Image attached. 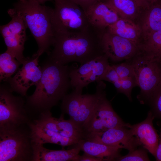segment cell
Masks as SVG:
<instances>
[{
  "mask_svg": "<svg viewBox=\"0 0 161 161\" xmlns=\"http://www.w3.org/2000/svg\"><path fill=\"white\" fill-rule=\"evenodd\" d=\"M112 84L118 93L124 94L130 101H132L131 93L132 89L137 86L135 78H120Z\"/></svg>",
  "mask_w": 161,
  "mask_h": 161,
  "instance_id": "484cf974",
  "label": "cell"
},
{
  "mask_svg": "<svg viewBox=\"0 0 161 161\" xmlns=\"http://www.w3.org/2000/svg\"><path fill=\"white\" fill-rule=\"evenodd\" d=\"M147 103L150 106V110L155 118L160 120L161 125V83L157 87Z\"/></svg>",
  "mask_w": 161,
  "mask_h": 161,
  "instance_id": "4316f807",
  "label": "cell"
},
{
  "mask_svg": "<svg viewBox=\"0 0 161 161\" xmlns=\"http://www.w3.org/2000/svg\"><path fill=\"white\" fill-rule=\"evenodd\" d=\"M81 150L89 155L101 159L102 161H116L121 155V146H113L81 139L76 144Z\"/></svg>",
  "mask_w": 161,
  "mask_h": 161,
  "instance_id": "d6986e66",
  "label": "cell"
},
{
  "mask_svg": "<svg viewBox=\"0 0 161 161\" xmlns=\"http://www.w3.org/2000/svg\"><path fill=\"white\" fill-rule=\"evenodd\" d=\"M35 0H18L13 8L19 12L27 28H29L38 47L37 53L48 55L53 45L55 33L52 24L53 9L42 5Z\"/></svg>",
  "mask_w": 161,
  "mask_h": 161,
  "instance_id": "3957f363",
  "label": "cell"
},
{
  "mask_svg": "<svg viewBox=\"0 0 161 161\" xmlns=\"http://www.w3.org/2000/svg\"><path fill=\"white\" fill-rule=\"evenodd\" d=\"M21 64L6 51L0 55V80L5 82L17 72Z\"/></svg>",
  "mask_w": 161,
  "mask_h": 161,
  "instance_id": "7402d4cb",
  "label": "cell"
},
{
  "mask_svg": "<svg viewBox=\"0 0 161 161\" xmlns=\"http://www.w3.org/2000/svg\"><path fill=\"white\" fill-rule=\"evenodd\" d=\"M40 56L36 53L31 57L25 58L22 66L15 75L4 82L8 84L13 92L26 97L28 89L38 84L42 74L41 67L38 63Z\"/></svg>",
  "mask_w": 161,
  "mask_h": 161,
  "instance_id": "8fae6325",
  "label": "cell"
},
{
  "mask_svg": "<svg viewBox=\"0 0 161 161\" xmlns=\"http://www.w3.org/2000/svg\"><path fill=\"white\" fill-rule=\"evenodd\" d=\"M69 150H52L46 148L43 144L33 143L32 161H78L80 148L76 144Z\"/></svg>",
  "mask_w": 161,
  "mask_h": 161,
  "instance_id": "e0dca14e",
  "label": "cell"
},
{
  "mask_svg": "<svg viewBox=\"0 0 161 161\" xmlns=\"http://www.w3.org/2000/svg\"><path fill=\"white\" fill-rule=\"evenodd\" d=\"M5 82L0 86V129L10 130L28 124L30 119L22 96L14 95Z\"/></svg>",
  "mask_w": 161,
  "mask_h": 161,
  "instance_id": "52a82bcc",
  "label": "cell"
},
{
  "mask_svg": "<svg viewBox=\"0 0 161 161\" xmlns=\"http://www.w3.org/2000/svg\"><path fill=\"white\" fill-rule=\"evenodd\" d=\"M85 140L113 146H121L132 151L141 145L132 130L126 127L110 128L104 131L85 136Z\"/></svg>",
  "mask_w": 161,
  "mask_h": 161,
  "instance_id": "7c38bea8",
  "label": "cell"
},
{
  "mask_svg": "<svg viewBox=\"0 0 161 161\" xmlns=\"http://www.w3.org/2000/svg\"><path fill=\"white\" fill-rule=\"evenodd\" d=\"M38 2L39 3L41 4H43L44 3L46 2L50 1L51 0H35Z\"/></svg>",
  "mask_w": 161,
  "mask_h": 161,
  "instance_id": "e575fe53",
  "label": "cell"
},
{
  "mask_svg": "<svg viewBox=\"0 0 161 161\" xmlns=\"http://www.w3.org/2000/svg\"><path fill=\"white\" fill-rule=\"evenodd\" d=\"M109 58L105 54L82 64L77 68H70L71 86L74 90L82 92L83 89L89 83L100 81L110 65Z\"/></svg>",
  "mask_w": 161,
  "mask_h": 161,
  "instance_id": "30bf717a",
  "label": "cell"
},
{
  "mask_svg": "<svg viewBox=\"0 0 161 161\" xmlns=\"http://www.w3.org/2000/svg\"><path fill=\"white\" fill-rule=\"evenodd\" d=\"M102 35L91 27L83 31L55 35L54 48L48 58L62 65L72 62L82 64L104 54Z\"/></svg>",
  "mask_w": 161,
  "mask_h": 161,
  "instance_id": "7a4b0ae2",
  "label": "cell"
},
{
  "mask_svg": "<svg viewBox=\"0 0 161 161\" xmlns=\"http://www.w3.org/2000/svg\"><path fill=\"white\" fill-rule=\"evenodd\" d=\"M112 8L120 18L136 22L143 10L137 0H103Z\"/></svg>",
  "mask_w": 161,
  "mask_h": 161,
  "instance_id": "44dd1931",
  "label": "cell"
},
{
  "mask_svg": "<svg viewBox=\"0 0 161 161\" xmlns=\"http://www.w3.org/2000/svg\"><path fill=\"white\" fill-rule=\"evenodd\" d=\"M154 117L150 110L147 118L143 121L129 128L138 139L141 145L154 157L158 144L159 136L154 128L153 120Z\"/></svg>",
  "mask_w": 161,
  "mask_h": 161,
  "instance_id": "9a60e30c",
  "label": "cell"
},
{
  "mask_svg": "<svg viewBox=\"0 0 161 161\" xmlns=\"http://www.w3.org/2000/svg\"><path fill=\"white\" fill-rule=\"evenodd\" d=\"M106 31L131 41L139 47L143 40L142 31L137 23L130 20L120 18L109 26Z\"/></svg>",
  "mask_w": 161,
  "mask_h": 161,
  "instance_id": "ffe728a7",
  "label": "cell"
},
{
  "mask_svg": "<svg viewBox=\"0 0 161 161\" xmlns=\"http://www.w3.org/2000/svg\"><path fill=\"white\" fill-rule=\"evenodd\" d=\"M143 148H138L129 151L124 156H121L116 161H148L149 158L147 151Z\"/></svg>",
  "mask_w": 161,
  "mask_h": 161,
  "instance_id": "83f0119b",
  "label": "cell"
},
{
  "mask_svg": "<svg viewBox=\"0 0 161 161\" xmlns=\"http://www.w3.org/2000/svg\"><path fill=\"white\" fill-rule=\"evenodd\" d=\"M33 143L44 144L47 143L58 145L64 147L75 145L80 140L78 139L64 137L60 135L32 138Z\"/></svg>",
  "mask_w": 161,
  "mask_h": 161,
  "instance_id": "d4e9b609",
  "label": "cell"
},
{
  "mask_svg": "<svg viewBox=\"0 0 161 161\" xmlns=\"http://www.w3.org/2000/svg\"><path fill=\"white\" fill-rule=\"evenodd\" d=\"M7 12L11 20L7 24L0 26V33L7 47V51L22 64L25 58L23 52L27 40V28L19 12L13 8Z\"/></svg>",
  "mask_w": 161,
  "mask_h": 161,
  "instance_id": "9c48e42d",
  "label": "cell"
},
{
  "mask_svg": "<svg viewBox=\"0 0 161 161\" xmlns=\"http://www.w3.org/2000/svg\"><path fill=\"white\" fill-rule=\"evenodd\" d=\"M120 79L113 65H110L101 78L100 81L105 80L112 83Z\"/></svg>",
  "mask_w": 161,
  "mask_h": 161,
  "instance_id": "f546056e",
  "label": "cell"
},
{
  "mask_svg": "<svg viewBox=\"0 0 161 161\" xmlns=\"http://www.w3.org/2000/svg\"><path fill=\"white\" fill-rule=\"evenodd\" d=\"M41 67V77L34 92L26 97L25 108L31 119L50 111L71 87L70 68L67 64H61L48 57Z\"/></svg>",
  "mask_w": 161,
  "mask_h": 161,
  "instance_id": "6da1fadb",
  "label": "cell"
},
{
  "mask_svg": "<svg viewBox=\"0 0 161 161\" xmlns=\"http://www.w3.org/2000/svg\"><path fill=\"white\" fill-rule=\"evenodd\" d=\"M85 13L91 26L102 34L120 18L114 10L102 1L89 7Z\"/></svg>",
  "mask_w": 161,
  "mask_h": 161,
  "instance_id": "5bb4252c",
  "label": "cell"
},
{
  "mask_svg": "<svg viewBox=\"0 0 161 161\" xmlns=\"http://www.w3.org/2000/svg\"><path fill=\"white\" fill-rule=\"evenodd\" d=\"M159 0H137L143 9H144L153 3Z\"/></svg>",
  "mask_w": 161,
  "mask_h": 161,
  "instance_id": "d6a6232c",
  "label": "cell"
},
{
  "mask_svg": "<svg viewBox=\"0 0 161 161\" xmlns=\"http://www.w3.org/2000/svg\"><path fill=\"white\" fill-rule=\"evenodd\" d=\"M127 61L132 66L140 89L137 98L141 104L147 103L161 83V60L139 50Z\"/></svg>",
  "mask_w": 161,
  "mask_h": 161,
  "instance_id": "277c9868",
  "label": "cell"
},
{
  "mask_svg": "<svg viewBox=\"0 0 161 161\" xmlns=\"http://www.w3.org/2000/svg\"><path fill=\"white\" fill-rule=\"evenodd\" d=\"M120 78H135L134 69L128 62L113 65Z\"/></svg>",
  "mask_w": 161,
  "mask_h": 161,
  "instance_id": "f1b7e54d",
  "label": "cell"
},
{
  "mask_svg": "<svg viewBox=\"0 0 161 161\" xmlns=\"http://www.w3.org/2000/svg\"><path fill=\"white\" fill-rule=\"evenodd\" d=\"M83 97L82 92L74 90L66 95L62 99L61 109L62 113L68 114L72 119L78 111Z\"/></svg>",
  "mask_w": 161,
  "mask_h": 161,
  "instance_id": "cb8c5ba5",
  "label": "cell"
},
{
  "mask_svg": "<svg viewBox=\"0 0 161 161\" xmlns=\"http://www.w3.org/2000/svg\"><path fill=\"white\" fill-rule=\"evenodd\" d=\"M101 41L104 54L114 62L129 60L140 49L134 42L106 30L102 35Z\"/></svg>",
  "mask_w": 161,
  "mask_h": 161,
  "instance_id": "4fadbf2b",
  "label": "cell"
},
{
  "mask_svg": "<svg viewBox=\"0 0 161 161\" xmlns=\"http://www.w3.org/2000/svg\"></svg>",
  "mask_w": 161,
  "mask_h": 161,
  "instance_id": "d590c367",
  "label": "cell"
},
{
  "mask_svg": "<svg viewBox=\"0 0 161 161\" xmlns=\"http://www.w3.org/2000/svg\"><path fill=\"white\" fill-rule=\"evenodd\" d=\"M85 11L90 6L103 0H74Z\"/></svg>",
  "mask_w": 161,
  "mask_h": 161,
  "instance_id": "4dcf8cb0",
  "label": "cell"
},
{
  "mask_svg": "<svg viewBox=\"0 0 161 161\" xmlns=\"http://www.w3.org/2000/svg\"><path fill=\"white\" fill-rule=\"evenodd\" d=\"M130 124L124 122L113 109L106 98L105 91L97 102L83 128L84 137L92 133L102 132L113 128L126 127Z\"/></svg>",
  "mask_w": 161,
  "mask_h": 161,
  "instance_id": "ba28073f",
  "label": "cell"
},
{
  "mask_svg": "<svg viewBox=\"0 0 161 161\" xmlns=\"http://www.w3.org/2000/svg\"><path fill=\"white\" fill-rule=\"evenodd\" d=\"M52 24L55 35L87 30L92 27L85 11L74 0H54Z\"/></svg>",
  "mask_w": 161,
  "mask_h": 161,
  "instance_id": "8992f818",
  "label": "cell"
},
{
  "mask_svg": "<svg viewBox=\"0 0 161 161\" xmlns=\"http://www.w3.org/2000/svg\"></svg>",
  "mask_w": 161,
  "mask_h": 161,
  "instance_id": "8d00e7d4",
  "label": "cell"
},
{
  "mask_svg": "<svg viewBox=\"0 0 161 161\" xmlns=\"http://www.w3.org/2000/svg\"><path fill=\"white\" fill-rule=\"evenodd\" d=\"M97 83L95 93L92 94L83 95L78 111L72 119H69L82 130L84 125L90 116L100 97L105 91L106 85L103 81Z\"/></svg>",
  "mask_w": 161,
  "mask_h": 161,
  "instance_id": "ac0fdd59",
  "label": "cell"
},
{
  "mask_svg": "<svg viewBox=\"0 0 161 161\" xmlns=\"http://www.w3.org/2000/svg\"><path fill=\"white\" fill-rule=\"evenodd\" d=\"M136 23L142 31L143 39L161 30V0L143 9Z\"/></svg>",
  "mask_w": 161,
  "mask_h": 161,
  "instance_id": "2e32d148",
  "label": "cell"
},
{
  "mask_svg": "<svg viewBox=\"0 0 161 161\" xmlns=\"http://www.w3.org/2000/svg\"><path fill=\"white\" fill-rule=\"evenodd\" d=\"M100 158L89 155L84 152L81 156L80 155L78 161H101Z\"/></svg>",
  "mask_w": 161,
  "mask_h": 161,
  "instance_id": "1f68e13d",
  "label": "cell"
},
{
  "mask_svg": "<svg viewBox=\"0 0 161 161\" xmlns=\"http://www.w3.org/2000/svg\"><path fill=\"white\" fill-rule=\"evenodd\" d=\"M155 157L157 161H161V128L160 129L158 144L156 149Z\"/></svg>",
  "mask_w": 161,
  "mask_h": 161,
  "instance_id": "836d02e7",
  "label": "cell"
},
{
  "mask_svg": "<svg viewBox=\"0 0 161 161\" xmlns=\"http://www.w3.org/2000/svg\"><path fill=\"white\" fill-rule=\"evenodd\" d=\"M139 50L161 60V30L144 38Z\"/></svg>",
  "mask_w": 161,
  "mask_h": 161,
  "instance_id": "603a6c76",
  "label": "cell"
},
{
  "mask_svg": "<svg viewBox=\"0 0 161 161\" xmlns=\"http://www.w3.org/2000/svg\"><path fill=\"white\" fill-rule=\"evenodd\" d=\"M33 142L28 124L0 129V161H32Z\"/></svg>",
  "mask_w": 161,
  "mask_h": 161,
  "instance_id": "5b68a950",
  "label": "cell"
}]
</instances>
